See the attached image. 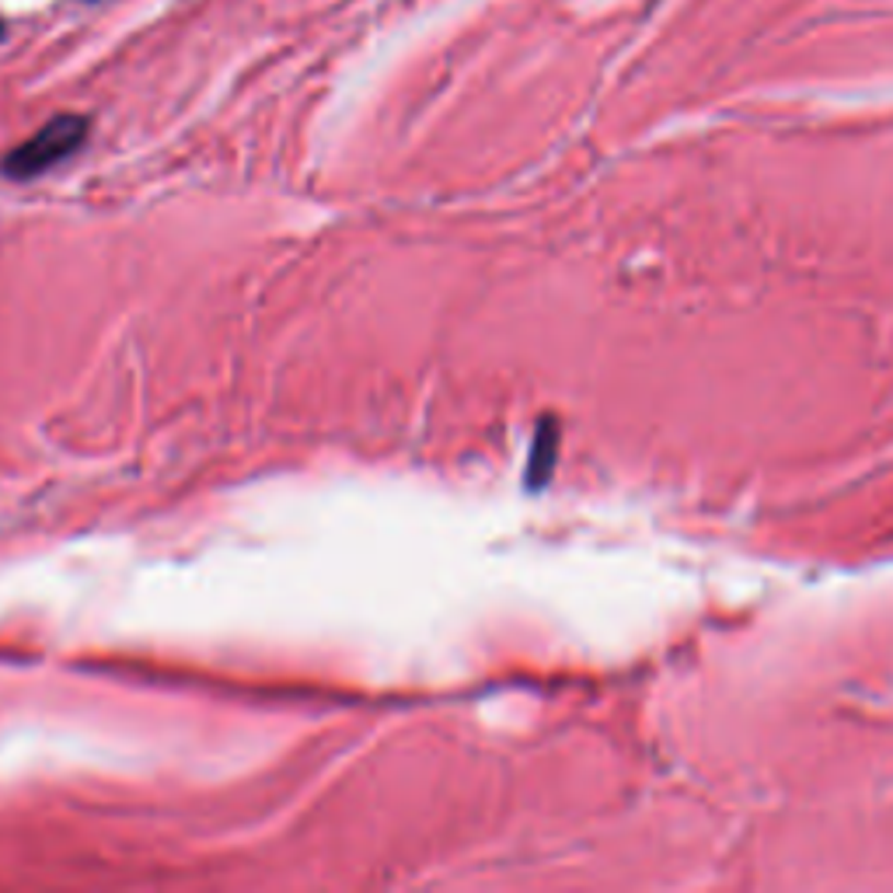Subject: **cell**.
<instances>
[{
  "instance_id": "cell-1",
  "label": "cell",
  "mask_w": 893,
  "mask_h": 893,
  "mask_svg": "<svg viewBox=\"0 0 893 893\" xmlns=\"http://www.w3.org/2000/svg\"><path fill=\"white\" fill-rule=\"evenodd\" d=\"M84 140H88V119L84 116H70V112H64V116H53L39 133H32L22 147L8 150L4 161H0V175L14 179V182L39 179V175H46L49 168L67 161L70 154H78Z\"/></svg>"
},
{
  "instance_id": "cell-2",
  "label": "cell",
  "mask_w": 893,
  "mask_h": 893,
  "mask_svg": "<svg viewBox=\"0 0 893 893\" xmlns=\"http://www.w3.org/2000/svg\"><path fill=\"white\" fill-rule=\"evenodd\" d=\"M0 39H4V22H0Z\"/></svg>"
}]
</instances>
